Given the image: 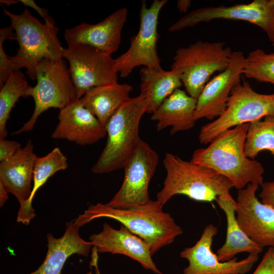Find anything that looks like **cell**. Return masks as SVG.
Returning <instances> with one entry per match:
<instances>
[{
  "mask_svg": "<svg viewBox=\"0 0 274 274\" xmlns=\"http://www.w3.org/2000/svg\"><path fill=\"white\" fill-rule=\"evenodd\" d=\"M162 208L158 200L151 199L144 204L126 209L97 203L91 204L73 221L80 227L100 218L115 219L142 238L149 246L153 256L183 233L182 228Z\"/></svg>",
  "mask_w": 274,
  "mask_h": 274,
  "instance_id": "cell-1",
  "label": "cell"
},
{
  "mask_svg": "<svg viewBox=\"0 0 274 274\" xmlns=\"http://www.w3.org/2000/svg\"><path fill=\"white\" fill-rule=\"evenodd\" d=\"M249 125L244 123L223 131L207 148L195 150L191 160L226 177L238 190L249 184L261 185L264 172L262 165L248 158L244 152Z\"/></svg>",
  "mask_w": 274,
  "mask_h": 274,
  "instance_id": "cell-2",
  "label": "cell"
},
{
  "mask_svg": "<svg viewBox=\"0 0 274 274\" xmlns=\"http://www.w3.org/2000/svg\"><path fill=\"white\" fill-rule=\"evenodd\" d=\"M166 175L156 195L163 207L173 196L184 195L200 201L212 202L230 194L233 187L226 177L208 167L166 153L163 160Z\"/></svg>",
  "mask_w": 274,
  "mask_h": 274,
  "instance_id": "cell-3",
  "label": "cell"
},
{
  "mask_svg": "<svg viewBox=\"0 0 274 274\" xmlns=\"http://www.w3.org/2000/svg\"><path fill=\"white\" fill-rule=\"evenodd\" d=\"M3 12L10 18L19 45L16 54L9 56L14 71L25 68L29 78L36 80V68L42 60L63 58L64 48L57 36L59 29L53 19L42 23L27 9L20 14L4 8Z\"/></svg>",
  "mask_w": 274,
  "mask_h": 274,
  "instance_id": "cell-4",
  "label": "cell"
},
{
  "mask_svg": "<svg viewBox=\"0 0 274 274\" xmlns=\"http://www.w3.org/2000/svg\"><path fill=\"white\" fill-rule=\"evenodd\" d=\"M146 113L145 96L130 97L113 115L106 128V146L91 168L94 174L110 173L125 167L142 139L139 125Z\"/></svg>",
  "mask_w": 274,
  "mask_h": 274,
  "instance_id": "cell-5",
  "label": "cell"
},
{
  "mask_svg": "<svg viewBox=\"0 0 274 274\" xmlns=\"http://www.w3.org/2000/svg\"><path fill=\"white\" fill-rule=\"evenodd\" d=\"M37 83L28 86L22 97L31 96L35 102L33 113L29 120L12 134L31 130L39 118L50 108L62 109L77 100L69 69L63 58L57 60H42L36 68Z\"/></svg>",
  "mask_w": 274,
  "mask_h": 274,
  "instance_id": "cell-6",
  "label": "cell"
},
{
  "mask_svg": "<svg viewBox=\"0 0 274 274\" xmlns=\"http://www.w3.org/2000/svg\"><path fill=\"white\" fill-rule=\"evenodd\" d=\"M225 44L197 41L176 50L171 69L179 71L189 95L197 99L211 76L227 67L232 51Z\"/></svg>",
  "mask_w": 274,
  "mask_h": 274,
  "instance_id": "cell-7",
  "label": "cell"
},
{
  "mask_svg": "<svg viewBox=\"0 0 274 274\" xmlns=\"http://www.w3.org/2000/svg\"><path fill=\"white\" fill-rule=\"evenodd\" d=\"M267 116H274V93H259L248 81L239 82L232 89L225 111L201 127L198 135L199 142L207 145L233 126L260 120Z\"/></svg>",
  "mask_w": 274,
  "mask_h": 274,
  "instance_id": "cell-8",
  "label": "cell"
},
{
  "mask_svg": "<svg viewBox=\"0 0 274 274\" xmlns=\"http://www.w3.org/2000/svg\"><path fill=\"white\" fill-rule=\"evenodd\" d=\"M167 0H154L148 8L142 1L140 11V26L138 33L130 39L128 49L115 59V68L122 78L127 77L138 66L161 68L157 50L159 37L158 19Z\"/></svg>",
  "mask_w": 274,
  "mask_h": 274,
  "instance_id": "cell-9",
  "label": "cell"
},
{
  "mask_svg": "<svg viewBox=\"0 0 274 274\" xmlns=\"http://www.w3.org/2000/svg\"><path fill=\"white\" fill-rule=\"evenodd\" d=\"M111 55L85 44H74L64 48L63 58L69 63L77 100L92 88L118 83V74Z\"/></svg>",
  "mask_w": 274,
  "mask_h": 274,
  "instance_id": "cell-10",
  "label": "cell"
},
{
  "mask_svg": "<svg viewBox=\"0 0 274 274\" xmlns=\"http://www.w3.org/2000/svg\"><path fill=\"white\" fill-rule=\"evenodd\" d=\"M219 19L242 20L253 24L265 32L274 45V0H254L247 4L201 7L183 16L167 30L175 32Z\"/></svg>",
  "mask_w": 274,
  "mask_h": 274,
  "instance_id": "cell-11",
  "label": "cell"
},
{
  "mask_svg": "<svg viewBox=\"0 0 274 274\" xmlns=\"http://www.w3.org/2000/svg\"><path fill=\"white\" fill-rule=\"evenodd\" d=\"M158 158L156 152L142 140L124 168V177L120 188L107 204L115 208L126 209L149 201V185Z\"/></svg>",
  "mask_w": 274,
  "mask_h": 274,
  "instance_id": "cell-12",
  "label": "cell"
},
{
  "mask_svg": "<svg viewBox=\"0 0 274 274\" xmlns=\"http://www.w3.org/2000/svg\"><path fill=\"white\" fill-rule=\"evenodd\" d=\"M217 232L215 226L209 224L193 246L181 252V257L189 262L183 274H245L251 270L258 259V254H249L239 261L236 257L224 262L219 260L212 250L213 237Z\"/></svg>",
  "mask_w": 274,
  "mask_h": 274,
  "instance_id": "cell-13",
  "label": "cell"
},
{
  "mask_svg": "<svg viewBox=\"0 0 274 274\" xmlns=\"http://www.w3.org/2000/svg\"><path fill=\"white\" fill-rule=\"evenodd\" d=\"M258 186L249 184L238 190L234 204L236 220L254 242L262 248L274 247V209L256 197Z\"/></svg>",
  "mask_w": 274,
  "mask_h": 274,
  "instance_id": "cell-14",
  "label": "cell"
},
{
  "mask_svg": "<svg viewBox=\"0 0 274 274\" xmlns=\"http://www.w3.org/2000/svg\"><path fill=\"white\" fill-rule=\"evenodd\" d=\"M246 65V57L242 51L232 52L227 67L209 81L197 99L194 118L213 120L226 110L233 87L241 82Z\"/></svg>",
  "mask_w": 274,
  "mask_h": 274,
  "instance_id": "cell-15",
  "label": "cell"
},
{
  "mask_svg": "<svg viewBox=\"0 0 274 274\" xmlns=\"http://www.w3.org/2000/svg\"><path fill=\"white\" fill-rule=\"evenodd\" d=\"M127 15V9L123 7L97 23L83 22L66 29L64 37L67 46L88 45L112 55L119 49Z\"/></svg>",
  "mask_w": 274,
  "mask_h": 274,
  "instance_id": "cell-16",
  "label": "cell"
},
{
  "mask_svg": "<svg viewBox=\"0 0 274 274\" xmlns=\"http://www.w3.org/2000/svg\"><path fill=\"white\" fill-rule=\"evenodd\" d=\"M58 123L51 136L80 146L92 145L107 135L106 127L85 108L80 99L59 110Z\"/></svg>",
  "mask_w": 274,
  "mask_h": 274,
  "instance_id": "cell-17",
  "label": "cell"
},
{
  "mask_svg": "<svg viewBox=\"0 0 274 274\" xmlns=\"http://www.w3.org/2000/svg\"><path fill=\"white\" fill-rule=\"evenodd\" d=\"M89 240L97 252L125 255L138 261L145 269L164 274L153 262L148 245L122 224L116 229L105 223L102 230L91 235Z\"/></svg>",
  "mask_w": 274,
  "mask_h": 274,
  "instance_id": "cell-18",
  "label": "cell"
},
{
  "mask_svg": "<svg viewBox=\"0 0 274 274\" xmlns=\"http://www.w3.org/2000/svg\"><path fill=\"white\" fill-rule=\"evenodd\" d=\"M33 147L29 140L24 147L0 163V183L18 200L20 208L17 216L25 211L32 191L33 168L37 157Z\"/></svg>",
  "mask_w": 274,
  "mask_h": 274,
  "instance_id": "cell-19",
  "label": "cell"
},
{
  "mask_svg": "<svg viewBox=\"0 0 274 274\" xmlns=\"http://www.w3.org/2000/svg\"><path fill=\"white\" fill-rule=\"evenodd\" d=\"M63 235L55 237L51 233L47 234V252L42 264L29 274H62L63 267L67 258L73 254L87 257L92 247L79 234L78 226L73 220L66 223Z\"/></svg>",
  "mask_w": 274,
  "mask_h": 274,
  "instance_id": "cell-20",
  "label": "cell"
},
{
  "mask_svg": "<svg viewBox=\"0 0 274 274\" xmlns=\"http://www.w3.org/2000/svg\"><path fill=\"white\" fill-rule=\"evenodd\" d=\"M197 99L180 88L166 98L152 113L151 119L156 121L159 131L170 126V134L192 128L195 123L194 118Z\"/></svg>",
  "mask_w": 274,
  "mask_h": 274,
  "instance_id": "cell-21",
  "label": "cell"
},
{
  "mask_svg": "<svg viewBox=\"0 0 274 274\" xmlns=\"http://www.w3.org/2000/svg\"><path fill=\"white\" fill-rule=\"evenodd\" d=\"M132 90L128 84H110L91 88L79 99L106 127L115 112L130 98Z\"/></svg>",
  "mask_w": 274,
  "mask_h": 274,
  "instance_id": "cell-22",
  "label": "cell"
},
{
  "mask_svg": "<svg viewBox=\"0 0 274 274\" xmlns=\"http://www.w3.org/2000/svg\"><path fill=\"white\" fill-rule=\"evenodd\" d=\"M216 201L224 211L227 221L226 241L217 252L219 260L229 261L242 252L258 255L261 253L263 248L251 240L239 225L235 215V201L231 195L219 196Z\"/></svg>",
  "mask_w": 274,
  "mask_h": 274,
  "instance_id": "cell-23",
  "label": "cell"
},
{
  "mask_svg": "<svg viewBox=\"0 0 274 274\" xmlns=\"http://www.w3.org/2000/svg\"><path fill=\"white\" fill-rule=\"evenodd\" d=\"M141 93L146 97V113H152L175 90L183 85L176 69L142 67L140 70Z\"/></svg>",
  "mask_w": 274,
  "mask_h": 274,
  "instance_id": "cell-24",
  "label": "cell"
},
{
  "mask_svg": "<svg viewBox=\"0 0 274 274\" xmlns=\"http://www.w3.org/2000/svg\"><path fill=\"white\" fill-rule=\"evenodd\" d=\"M67 167V158L58 147H55L44 156L36 157L33 168L31 195L24 212L17 216V222L24 225L29 224L36 216L35 210L32 207V201L37 191L50 177L60 170L66 169Z\"/></svg>",
  "mask_w": 274,
  "mask_h": 274,
  "instance_id": "cell-25",
  "label": "cell"
},
{
  "mask_svg": "<svg viewBox=\"0 0 274 274\" xmlns=\"http://www.w3.org/2000/svg\"><path fill=\"white\" fill-rule=\"evenodd\" d=\"M244 145L246 156L254 159L262 150H268L274 157V116L249 123Z\"/></svg>",
  "mask_w": 274,
  "mask_h": 274,
  "instance_id": "cell-26",
  "label": "cell"
},
{
  "mask_svg": "<svg viewBox=\"0 0 274 274\" xmlns=\"http://www.w3.org/2000/svg\"><path fill=\"white\" fill-rule=\"evenodd\" d=\"M28 86L24 74L14 71L9 75L0 90V139L7 136V122L12 109Z\"/></svg>",
  "mask_w": 274,
  "mask_h": 274,
  "instance_id": "cell-27",
  "label": "cell"
},
{
  "mask_svg": "<svg viewBox=\"0 0 274 274\" xmlns=\"http://www.w3.org/2000/svg\"><path fill=\"white\" fill-rule=\"evenodd\" d=\"M243 75L259 82L274 84V53H267L257 49L246 57Z\"/></svg>",
  "mask_w": 274,
  "mask_h": 274,
  "instance_id": "cell-28",
  "label": "cell"
},
{
  "mask_svg": "<svg viewBox=\"0 0 274 274\" xmlns=\"http://www.w3.org/2000/svg\"><path fill=\"white\" fill-rule=\"evenodd\" d=\"M11 25L0 29V87L4 85L10 73L14 70L3 48L4 41L15 40L16 34Z\"/></svg>",
  "mask_w": 274,
  "mask_h": 274,
  "instance_id": "cell-29",
  "label": "cell"
},
{
  "mask_svg": "<svg viewBox=\"0 0 274 274\" xmlns=\"http://www.w3.org/2000/svg\"><path fill=\"white\" fill-rule=\"evenodd\" d=\"M273 247H269L253 274H274Z\"/></svg>",
  "mask_w": 274,
  "mask_h": 274,
  "instance_id": "cell-30",
  "label": "cell"
},
{
  "mask_svg": "<svg viewBox=\"0 0 274 274\" xmlns=\"http://www.w3.org/2000/svg\"><path fill=\"white\" fill-rule=\"evenodd\" d=\"M20 148L21 144L17 141L0 139V162L13 156Z\"/></svg>",
  "mask_w": 274,
  "mask_h": 274,
  "instance_id": "cell-31",
  "label": "cell"
},
{
  "mask_svg": "<svg viewBox=\"0 0 274 274\" xmlns=\"http://www.w3.org/2000/svg\"><path fill=\"white\" fill-rule=\"evenodd\" d=\"M262 191L259 195L261 202L274 209V181L263 182Z\"/></svg>",
  "mask_w": 274,
  "mask_h": 274,
  "instance_id": "cell-32",
  "label": "cell"
},
{
  "mask_svg": "<svg viewBox=\"0 0 274 274\" xmlns=\"http://www.w3.org/2000/svg\"><path fill=\"white\" fill-rule=\"evenodd\" d=\"M19 2L22 3L24 6L29 7L35 9L39 14L43 18L45 21L50 20L52 18L48 15L47 9L42 8L38 6L33 0H19Z\"/></svg>",
  "mask_w": 274,
  "mask_h": 274,
  "instance_id": "cell-33",
  "label": "cell"
},
{
  "mask_svg": "<svg viewBox=\"0 0 274 274\" xmlns=\"http://www.w3.org/2000/svg\"><path fill=\"white\" fill-rule=\"evenodd\" d=\"M191 5L189 0H179L177 3L178 10L181 13L186 12Z\"/></svg>",
  "mask_w": 274,
  "mask_h": 274,
  "instance_id": "cell-34",
  "label": "cell"
},
{
  "mask_svg": "<svg viewBox=\"0 0 274 274\" xmlns=\"http://www.w3.org/2000/svg\"><path fill=\"white\" fill-rule=\"evenodd\" d=\"M9 192L5 189L3 185L0 183V206L2 207L7 201Z\"/></svg>",
  "mask_w": 274,
  "mask_h": 274,
  "instance_id": "cell-35",
  "label": "cell"
},
{
  "mask_svg": "<svg viewBox=\"0 0 274 274\" xmlns=\"http://www.w3.org/2000/svg\"><path fill=\"white\" fill-rule=\"evenodd\" d=\"M95 267V274H100L99 272V270L98 269V268H97V265H95L94 266H93ZM86 274H93L92 271H89L88 272H87Z\"/></svg>",
  "mask_w": 274,
  "mask_h": 274,
  "instance_id": "cell-36",
  "label": "cell"
},
{
  "mask_svg": "<svg viewBox=\"0 0 274 274\" xmlns=\"http://www.w3.org/2000/svg\"><path fill=\"white\" fill-rule=\"evenodd\" d=\"M273 255L274 256V247H273Z\"/></svg>",
  "mask_w": 274,
  "mask_h": 274,
  "instance_id": "cell-37",
  "label": "cell"
}]
</instances>
